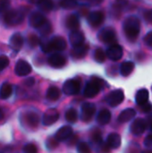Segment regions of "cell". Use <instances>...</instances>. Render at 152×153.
<instances>
[{
    "instance_id": "1f68e13d",
    "label": "cell",
    "mask_w": 152,
    "mask_h": 153,
    "mask_svg": "<svg viewBox=\"0 0 152 153\" xmlns=\"http://www.w3.org/2000/svg\"><path fill=\"white\" fill-rule=\"evenodd\" d=\"M59 4L63 9L71 10L78 5V2L77 0H60Z\"/></svg>"
},
{
    "instance_id": "f907efd6",
    "label": "cell",
    "mask_w": 152,
    "mask_h": 153,
    "mask_svg": "<svg viewBox=\"0 0 152 153\" xmlns=\"http://www.w3.org/2000/svg\"><path fill=\"white\" fill-rule=\"evenodd\" d=\"M29 1H30V3H32V4H38L39 0H29Z\"/></svg>"
},
{
    "instance_id": "f35d334b",
    "label": "cell",
    "mask_w": 152,
    "mask_h": 153,
    "mask_svg": "<svg viewBox=\"0 0 152 153\" xmlns=\"http://www.w3.org/2000/svg\"><path fill=\"white\" fill-rule=\"evenodd\" d=\"M9 65V59L5 56H0V71L4 70Z\"/></svg>"
},
{
    "instance_id": "277c9868",
    "label": "cell",
    "mask_w": 152,
    "mask_h": 153,
    "mask_svg": "<svg viewBox=\"0 0 152 153\" xmlns=\"http://www.w3.org/2000/svg\"><path fill=\"white\" fill-rule=\"evenodd\" d=\"M98 39L105 44H113L117 39L116 32L112 27L103 28L98 33Z\"/></svg>"
},
{
    "instance_id": "d590c367",
    "label": "cell",
    "mask_w": 152,
    "mask_h": 153,
    "mask_svg": "<svg viewBox=\"0 0 152 153\" xmlns=\"http://www.w3.org/2000/svg\"><path fill=\"white\" fill-rule=\"evenodd\" d=\"M78 153H91L90 147L86 143H80L77 146Z\"/></svg>"
},
{
    "instance_id": "7c38bea8",
    "label": "cell",
    "mask_w": 152,
    "mask_h": 153,
    "mask_svg": "<svg viewBox=\"0 0 152 153\" xmlns=\"http://www.w3.org/2000/svg\"><path fill=\"white\" fill-rule=\"evenodd\" d=\"M30 25L33 28H40L47 21L46 16L40 13V12H33L30 15Z\"/></svg>"
},
{
    "instance_id": "b9f144b4",
    "label": "cell",
    "mask_w": 152,
    "mask_h": 153,
    "mask_svg": "<svg viewBox=\"0 0 152 153\" xmlns=\"http://www.w3.org/2000/svg\"><path fill=\"white\" fill-rule=\"evenodd\" d=\"M143 41H144V43H145L148 47L152 48V31L148 32V33L144 36Z\"/></svg>"
},
{
    "instance_id": "9a60e30c",
    "label": "cell",
    "mask_w": 152,
    "mask_h": 153,
    "mask_svg": "<svg viewBox=\"0 0 152 153\" xmlns=\"http://www.w3.org/2000/svg\"><path fill=\"white\" fill-rule=\"evenodd\" d=\"M59 119V113L56 109L51 108L45 112L42 122L45 126H51Z\"/></svg>"
},
{
    "instance_id": "f1b7e54d",
    "label": "cell",
    "mask_w": 152,
    "mask_h": 153,
    "mask_svg": "<svg viewBox=\"0 0 152 153\" xmlns=\"http://www.w3.org/2000/svg\"><path fill=\"white\" fill-rule=\"evenodd\" d=\"M39 8L43 12H50L54 8V2L53 0H39L37 4Z\"/></svg>"
},
{
    "instance_id": "4fadbf2b",
    "label": "cell",
    "mask_w": 152,
    "mask_h": 153,
    "mask_svg": "<svg viewBox=\"0 0 152 153\" xmlns=\"http://www.w3.org/2000/svg\"><path fill=\"white\" fill-rule=\"evenodd\" d=\"M90 45L88 43H83L78 47H74L71 51V56L74 59H82L89 52Z\"/></svg>"
},
{
    "instance_id": "7dc6e473",
    "label": "cell",
    "mask_w": 152,
    "mask_h": 153,
    "mask_svg": "<svg viewBox=\"0 0 152 153\" xmlns=\"http://www.w3.org/2000/svg\"><path fill=\"white\" fill-rule=\"evenodd\" d=\"M34 83H35V80H34V78H32V77L26 79L25 82H24V84H25L27 87H31V86L34 85Z\"/></svg>"
},
{
    "instance_id": "2e32d148",
    "label": "cell",
    "mask_w": 152,
    "mask_h": 153,
    "mask_svg": "<svg viewBox=\"0 0 152 153\" xmlns=\"http://www.w3.org/2000/svg\"><path fill=\"white\" fill-rule=\"evenodd\" d=\"M147 128V122L142 118H137L131 126V132L134 135H141Z\"/></svg>"
},
{
    "instance_id": "816d5d0a",
    "label": "cell",
    "mask_w": 152,
    "mask_h": 153,
    "mask_svg": "<svg viewBox=\"0 0 152 153\" xmlns=\"http://www.w3.org/2000/svg\"><path fill=\"white\" fill-rule=\"evenodd\" d=\"M151 131H152V126H151Z\"/></svg>"
},
{
    "instance_id": "e575fe53",
    "label": "cell",
    "mask_w": 152,
    "mask_h": 153,
    "mask_svg": "<svg viewBox=\"0 0 152 153\" xmlns=\"http://www.w3.org/2000/svg\"><path fill=\"white\" fill-rule=\"evenodd\" d=\"M28 44L31 48H35L39 44V39L36 34H30L28 37Z\"/></svg>"
},
{
    "instance_id": "83f0119b",
    "label": "cell",
    "mask_w": 152,
    "mask_h": 153,
    "mask_svg": "<svg viewBox=\"0 0 152 153\" xmlns=\"http://www.w3.org/2000/svg\"><path fill=\"white\" fill-rule=\"evenodd\" d=\"M12 92H13L12 85L8 82H4L0 88V99L2 100L8 99L12 95Z\"/></svg>"
},
{
    "instance_id": "cb8c5ba5",
    "label": "cell",
    "mask_w": 152,
    "mask_h": 153,
    "mask_svg": "<svg viewBox=\"0 0 152 153\" xmlns=\"http://www.w3.org/2000/svg\"><path fill=\"white\" fill-rule=\"evenodd\" d=\"M10 45H11V48L14 51H19L23 45V39L22 35L19 33L13 34L10 39Z\"/></svg>"
},
{
    "instance_id": "e0dca14e",
    "label": "cell",
    "mask_w": 152,
    "mask_h": 153,
    "mask_svg": "<svg viewBox=\"0 0 152 153\" xmlns=\"http://www.w3.org/2000/svg\"><path fill=\"white\" fill-rule=\"evenodd\" d=\"M84 39H85V37H84V33L79 30H73L70 35H69V40H70V43L71 45L74 48V47H78L82 44L84 43Z\"/></svg>"
},
{
    "instance_id": "ee69618b",
    "label": "cell",
    "mask_w": 152,
    "mask_h": 153,
    "mask_svg": "<svg viewBox=\"0 0 152 153\" xmlns=\"http://www.w3.org/2000/svg\"><path fill=\"white\" fill-rule=\"evenodd\" d=\"M115 4L123 10V9H125L128 5V1L127 0H116Z\"/></svg>"
},
{
    "instance_id": "ab89813d",
    "label": "cell",
    "mask_w": 152,
    "mask_h": 153,
    "mask_svg": "<svg viewBox=\"0 0 152 153\" xmlns=\"http://www.w3.org/2000/svg\"><path fill=\"white\" fill-rule=\"evenodd\" d=\"M58 145V141L56 139V138H51V139H48L47 142V146L49 150H53V149H56Z\"/></svg>"
},
{
    "instance_id": "603a6c76",
    "label": "cell",
    "mask_w": 152,
    "mask_h": 153,
    "mask_svg": "<svg viewBox=\"0 0 152 153\" xmlns=\"http://www.w3.org/2000/svg\"><path fill=\"white\" fill-rule=\"evenodd\" d=\"M107 143L111 149H118L121 145V136L118 134L112 133L108 136Z\"/></svg>"
},
{
    "instance_id": "d6986e66",
    "label": "cell",
    "mask_w": 152,
    "mask_h": 153,
    "mask_svg": "<svg viewBox=\"0 0 152 153\" xmlns=\"http://www.w3.org/2000/svg\"><path fill=\"white\" fill-rule=\"evenodd\" d=\"M65 26L67 29L73 30H76L80 27V20L77 14L75 13H70L66 16L65 21Z\"/></svg>"
},
{
    "instance_id": "d6a6232c",
    "label": "cell",
    "mask_w": 152,
    "mask_h": 153,
    "mask_svg": "<svg viewBox=\"0 0 152 153\" xmlns=\"http://www.w3.org/2000/svg\"><path fill=\"white\" fill-rule=\"evenodd\" d=\"M53 31V26L52 24L47 21L40 28H39V32L41 34V36L43 37H47L48 35H50Z\"/></svg>"
},
{
    "instance_id": "681fc988",
    "label": "cell",
    "mask_w": 152,
    "mask_h": 153,
    "mask_svg": "<svg viewBox=\"0 0 152 153\" xmlns=\"http://www.w3.org/2000/svg\"><path fill=\"white\" fill-rule=\"evenodd\" d=\"M4 119V112L2 111V109L0 108V121H2Z\"/></svg>"
},
{
    "instance_id": "f6af8a7d",
    "label": "cell",
    "mask_w": 152,
    "mask_h": 153,
    "mask_svg": "<svg viewBox=\"0 0 152 153\" xmlns=\"http://www.w3.org/2000/svg\"><path fill=\"white\" fill-rule=\"evenodd\" d=\"M142 112H145V113H152V105L148 104V103L142 105Z\"/></svg>"
},
{
    "instance_id": "ba28073f",
    "label": "cell",
    "mask_w": 152,
    "mask_h": 153,
    "mask_svg": "<svg viewBox=\"0 0 152 153\" xmlns=\"http://www.w3.org/2000/svg\"><path fill=\"white\" fill-rule=\"evenodd\" d=\"M125 100V94L122 90H116L111 91L106 98V101L111 107H116L120 105Z\"/></svg>"
},
{
    "instance_id": "8d00e7d4",
    "label": "cell",
    "mask_w": 152,
    "mask_h": 153,
    "mask_svg": "<svg viewBox=\"0 0 152 153\" xmlns=\"http://www.w3.org/2000/svg\"><path fill=\"white\" fill-rule=\"evenodd\" d=\"M121 12H122V9H121L119 6H117L116 4H114L112 5L111 13H112V16H113L114 18H116V19L120 18V16H121Z\"/></svg>"
},
{
    "instance_id": "d4e9b609",
    "label": "cell",
    "mask_w": 152,
    "mask_h": 153,
    "mask_svg": "<svg viewBox=\"0 0 152 153\" xmlns=\"http://www.w3.org/2000/svg\"><path fill=\"white\" fill-rule=\"evenodd\" d=\"M149 96H150V94H149L148 90H146V89H141V90H139L137 91L136 97H135L136 103L139 106H142V105L148 103Z\"/></svg>"
},
{
    "instance_id": "4dcf8cb0",
    "label": "cell",
    "mask_w": 152,
    "mask_h": 153,
    "mask_svg": "<svg viewBox=\"0 0 152 153\" xmlns=\"http://www.w3.org/2000/svg\"><path fill=\"white\" fill-rule=\"evenodd\" d=\"M94 59L98 63H104L107 58V53L104 52V50L100 48H98L93 54Z\"/></svg>"
},
{
    "instance_id": "52a82bcc",
    "label": "cell",
    "mask_w": 152,
    "mask_h": 153,
    "mask_svg": "<svg viewBox=\"0 0 152 153\" xmlns=\"http://www.w3.org/2000/svg\"><path fill=\"white\" fill-rule=\"evenodd\" d=\"M105 13L103 11H94L88 15V22L92 28H99L105 21Z\"/></svg>"
},
{
    "instance_id": "484cf974",
    "label": "cell",
    "mask_w": 152,
    "mask_h": 153,
    "mask_svg": "<svg viewBox=\"0 0 152 153\" xmlns=\"http://www.w3.org/2000/svg\"><path fill=\"white\" fill-rule=\"evenodd\" d=\"M60 96H61V91L57 87H56V86H51L47 91L46 97L50 101H56V100H58Z\"/></svg>"
},
{
    "instance_id": "ac0fdd59",
    "label": "cell",
    "mask_w": 152,
    "mask_h": 153,
    "mask_svg": "<svg viewBox=\"0 0 152 153\" xmlns=\"http://www.w3.org/2000/svg\"><path fill=\"white\" fill-rule=\"evenodd\" d=\"M73 134V128L69 126H65L61 127L56 134L55 138L58 142H65L67 141Z\"/></svg>"
},
{
    "instance_id": "c3c4849f",
    "label": "cell",
    "mask_w": 152,
    "mask_h": 153,
    "mask_svg": "<svg viewBox=\"0 0 152 153\" xmlns=\"http://www.w3.org/2000/svg\"><path fill=\"white\" fill-rule=\"evenodd\" d=\"M103 1H104V0H90V2L92 4H94V5H99V4H100L101 3H103Z\"/></svg>"
},
{
    "instance_id": "7a4b0ae2",
    "label": "cell",
    "mask_w": 152,
    "mask_h": 153,
    "mask_svg": "<svg viewBox=\"0 0 152 153\" xmlns=\"http://www.w3.org/2000/svg\"><path fill=\"white\" fill-rule=\"evenodd\" d=\"M67 48L66 40L61 36H55L49 40L41 43V48L45 53H48L54 50L63 51Z\"/></svg>"
},
{
    "instance_id": "30bf717a",
    "label": "cell",
    "mask_w": 152,
    "mask_h": 153,
    "mask_svg": "<svg viewBox=\"0 0 152 153\" xmlns=\"http://www.w3.org/2000/svg\"><path fill=\"white\" fill-rule=\"evenodd\" d=\"M47 62H48V64H49L50 66L58 69V68H63L64 66L66 65V64H67V58L64 55L56 53V54L51 55L48 57Z\"/></svg>"
},
{
    "instance_id": "3957f363",
    "label": "cell",
    "mask_w": 152,
    "mask_h": 153,
    "mask_svg": "<svg viewBox=\"0 0 152 153\" xmlns=\"http://www.w3.org/2000/svg\"><path fill=\"white\" fill-rule=\"evenodd\" d=\"M103 81L100 80L99 78H92L90 82H87V84L85 85V88H84V91H83V94L86 98H89V99H91V98H94L96 97L101 88H102V85H103Z\"/></svg>"
},
{
    "instance_id": "5b68a950",
    "label": "cell",
    "mask_w": 152,
    "mask_h": 153,
    "mask_svg": "<svg viewBox=\"0 0 152 153\" xmlns=\"http://www.w3.org/2000/svg\"><path fill=\"white\" fill-rule=\"evenodd\" d=\"M24 20V13L22 10H10L4 15V22L10 26L18 25Z\"/></svg>"
},
{
    "instance_id": "4316f807",
    "label": "cell",
    "mask_w": 152,
    "mask_h": 153,
    "mask_svg": "<svg viewBox=\"0 0 152 153\" xmlns=\"http://www.w3.org/2000/svg\"><path fill=\"white\" fill-rule=\"evenodd\" d=\"M134 70V64L131 61H125L123 64H121L120 66V74L123 76H128L130 75L133 71Z\"/></svg>"
},
{
    "instance_id": "8fae6325",
    "label": "cell",
    "mask_w": 152,
    "mask_h": 153,
    "mask_svg": "<svg viewBox=\"0 0 152 153\" xmlns=\"http://www.w3.org/2000/svg\"><path fill=\"white\" fill-rule=\"evenodd\" d=\"M124 54L123 48L118 44H112L107 49V56L112 61H118L122 58Z\"/></svg>"
},
{
    "instance_id": "bcb514c9",
    "label": "cell",
    "mask_w": 152,
    "mask_h": 153,
    "mask_svg": "<svg viewBox=\"0 0 152 153\" xmlns=\"http://www.w3.org/2000/svg\"><path fill=\"white\" fill-rule=\"evenodd\" d=\"M144 145L148 148H151L152 147V134H149L144 141Z\"/></svg>"
},
{
    "instance_id": "44dd1931",
    "label": "cell",
    "mask_w": 152,
    "mask_h": 153,
    "mask_svg": "<svg viewBox=\"0 0 152 153\" xmlns=\"http://www.w3.org/2000/svg\"><path fill=\"white\" fill-rule=\"evenodd\" d=\"M135 116H136V111L133 108H126L120 113L117 120L119 123H126L132 120L133 118H134Z\"/></svg>"
},
{
    "instance_id": "ffe728a7",
    "label": "cell",
    "mask_w": 152,
    "mask_h": 153,
    "mask_svg": "<svg viewBox=\"0 0 152 153\" xmlns=\"http://www.w3.org/2000/svg\"><path fill=\"white\" fill-rule=\"evenodd\" d=\"M24 120L30 127H37L39 124V116L36 112H27L24 116Z\"/></svg>"
},
{
    "instance_id": "836d02e7",
    "label": "cell",
    "mask_w": 152,
    "mask_h": 153,
    "mask_svg": "<svg viewBox=\"0 0 152 153\" xmlns=\"http://www.w3.org/2000/svg\"><path fill=\"white\" fill-rule=\"evenodd\" d=\"M91 140L94 143L96 144H101L102 142V134L99 130L96 129L93 131V133L91 134Z\"/></svg>"
},
{
    "instance_id": "60d3db41",
    "label": "cell",
    "mask_w": 152,
    "mask_h": 153,
    "mask_svg": "<svg viewBox=\"0 0 152 153\" xmlns=\"http://www.w3.org/2000/svg\"><path fill=\"white\" fill-rule=\"evenodd\" d=\"M143 18L148 24H152V9L147 10L143 13Z\"/></svg>"
},
{
    "instance_id": "f5cc1de1",
    "label": "cell",
    "mask_w": 152,
    "mask_h": 153,
    "mask_svg": "<svg viewBox=\"0 0 152 153\" xmlns=\"http://www.w3.org/2000/svg\"><path fill=\"white\" fill-rule=\"evenodd\" d=\"M145 153H146V152H145Z\"/></svg>"
},
{
    "instance_id": "7402d4cb",
    "label": "cell",
    "mask_w": 152,
    "mask_h": 153,
    "mask_svg": "<svg viewBox=\"0 0 152 153\" xmlns=\"http://www.w3.org/2000/svg\"><path fill=\"white\" fill-rule=\"evenodd\" d=\"M111 120V113L108 109L103 108L99 111L98 117H97V122L100 126H105L108 125Z\"/></svg>"
},
{
    "instance_id": "9c48e42d",
    "label": "cell",
    "mask_w": 152,
    "mask_h": 153,
    "mask_svg": "<svg viewBox=\"0 0 152 153\" xmlns=\"http://www.w3.org/2000/svg\"><path fill=\"white\" fill-rule=\"evenodd\" d=\"M95 113H96V107L94 104L90 102L83 103L82 106L81 119L84 122H89L92 119Z\"/></svg>"
},
{
    "instance_id": "f546056e",
    "label": "cell",
    "mask_w": 152,
    "mask_h": 153,
    "mask_svg": "<svg viewBox=\"0 0 152 153\" xmlns=\"http://www.w3.org/2000/svg\"><path fill=\"white\" fill-rule=\"evenodd\" d=\"M65 119L69 123H75L78 120V113L74 108H69L65 112Z\"/></svg>"
},
{
    "instance_id": "6da1fadb",
    "label": "cell",
    "mask_w": 152,
    "mask_h": 153,
    "mask_svg": "<svg viewBox=\"0 0 152 153\" xmlns=\"http://www.w3.org/2000/svg\"><path fill=\"white\" fill-rule=\"evenodd\" d=\"M123 30L128 41L135 42L141 32L140 19L134 15L127 17L123 23Z\"/></svg>"
},
{
    "instance_id": "8992f818",
    "label": "cell",
    "mask_w": 152,
    "mask_h": 153,
    "mask_svg": "<svg viewBox=\"0 0 152 153\" xmlns=\"http://www.w3.org/2000/svg\"><path fill=\"white\" fill-rule=\"evenodd\" d=\"M82 88V82L80 79L67 80L63 86V91L66 95H76L80 92Z\"/></svg>"
},
{
    "instance_id": "7bdbcfd3",
    "label": "cell",
    "mask_w": 152,
    "mask_h": 153,
    "mask_svg": "<svg viewBox=\"0 0 152 153\" xmlns=\"http://www.w3.org/2000/svg\"><path fill=\"white\" fill-rule=\"evenodd\" d=\"M11 4L10 0H0V12L5 11Z\"/></svg>"
},
{
    "instance_id": "74e56055",
    "label": "cell",
    "mask_w": 152,
    "mask_h": 153,
    "mask_svg": "<svg viewBox=\"0 0 152 153\" xmlns=\"http://www.w3.org/2000/svg\"><path fill=\"white\" fill-rule=\"evenodd\" d=\"M23 152L24 153H38V149L35 144L33 143H28L23 147Z\"/></svg>"
},
{
    "instance_id": "5bb4252c",
    "label": "cell",
    "mask_w": 152,
    "mask_h": 153,
    "mask_svg": "<svg viewBox=\"0 0 152 153\" xmlns=\"http://www.w3.org/2000/svg\"><path fill=\"white\" fill-rule=\"evenodd\" d=\"M14 71L18 76H26L31 73V66L28 62L24 60H19L15 65Z\"/></svg>"
}]
</instances>
